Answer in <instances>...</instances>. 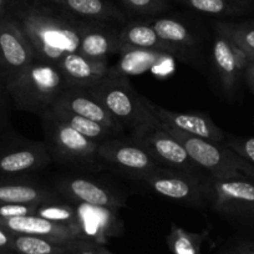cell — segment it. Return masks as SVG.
<instances>
[{"instance_id": "obj_1", "label": "cell", "mask_w": 254, "mask_h": 254, "mask_svg": "<svg viewBox=\"0 0 254 254\" xmlns=\"http://www.w3.org/2000/svg\"><path fill=\"white\" fill-rule=\"evenodd\" d=\"M28 38L35 60L59 65L79 51L85 21L55 3L33 1L16 5L10 14Z\"/></svg>"}, {"instance_id": "obj_14", "label": "cell", "mask_w": 254, "mask_h": 254, "mask_svg": "<svg viewBox=\"0 0 254 254\" xmlns=\"http://www.w3.org/2000/svg\"><path fill=\"white\" fill-rule=\"evenodd\" d=\"M51 162L44 142L24 141L0 151V176L18 177L43 170Z\"/></svg>"}, {"instance_id": "obj_16", "label": "cell", "mask_w": 254, "mask_h": 254, "mask_svg": "<svg viewBox=\"0 0 254 254\" xmlns=\"http://www.w3.org/2000/svg\"><path fill=\"white\" fill-rule=\"evenodd\" d=\"M61 72L70 87L91 90L106 79L109 63L86 58L80 53L66 55L59 64Z\"/></svg>"}, {"instance_id": "obj_29", "label": "cell", "mask_w": 254, "mask_h": 254, "mask_svg": "<svg viewBox=\"0 0 254 254\" xmlns=\"http://www.w3.org/2000/svg\"><path fill=\"white\" fill-rule=\"evenodd\" d=\"M188 8L214 16L239 14L244 10L243 4L234 0H178Z\"/></svg>"}, {"instance_id": "obj_32", "label": "cell", "mask_w": 254, "mask_h": 254, "mask_svg": "<svg viewBox=\"0 0 254 254\" xmlns=\"http://www.w3.org/2000/svg\"><path fill=\"white\" fill-rule=\"evenodd\" d=\"M226 146L254 166V137H231Z\"/></svg>"}, {"instance_id": "obj_17", "label": "cell", "mask_w": 254, "mask_h": 254, "mask_svg": "<svg viewBox=\"0 0 254 254\" xmlns=\"http://www.w3.org/2000/svg\"><path fill=\"white\" fill-rule=\"evenodd\" d=\"M54 107L67 110L72 114L80 115V116L92 120L97 124L104 125L105 127L114 131L116 135H120L124 131L121 125L112 117L106 107L96 97L92 96L87 90L70 87L64 92L63 96Z\"/></svg>"}, {"instance_id": "obj_40", "label": "cell", "mask_w": 254, "mask_h": 254, "mask_svg": "<svg viewBox=\"0 0 254 254\" xmlns=\"http://www.w3.org/2000/svg\"><path fill=\"white\" fill-rule=\"evenodd\" d=\"M33 1H40V3H55V4H58V0H33Z\"/></svg>"}, {"instance_id": "obj_28", "label": "cell", "mask_w": 254, "mask_h": 254, "mask_svg": "<svg viewBox=\"0 0 254 254\" xmlns=\"http://www.w3.org/2000/svg\"><path fill=\"white\" fill-rule=\"evenodd\" d=\"M34 216L41 217V218H45L48 221L67 226L77 233L76 211H75V207L72 203H60L59 201H56L38 204ZM77 236H79V233H77Z\"/></svg>"}, {"instance_id": "obj_34", "label": "cell", "mask_w": 254, "mask_h": 254, "mask_svg": "<svg viewBox=\"0 0 254 254\" xmlns=\"http://www.w3.org/2000/svg\"><path fill=\"white\" fill-rule=\"evenodd\" d=\"M66 254H114L109 249L105 248L102 244L94 243V242L81 241L76 239L71 243Z\"/></svg>"}, {"instance_id": "obj_19", "label": "cell", "mask_w": 254, "mask_h": 254, "mask_svg": "<svg viewBox=\"0 0 254 254\" xmlns=\"http://www.w3.org/2000/svg\"><path fill=\"white\" fill-rule=\"evenodd\" d=\"M120 44L122 46H130V48L146 49V50L158 51V53L167 54L176 59H181L183 61H187L190 55L185 51L170 45L166 41H163L155 29L147 23H138L132 21L127 23L120 29L119 34Z\"/></svg>"}, {"instance_id": "obj_24", "label": "cell", "mask_w": 254, "mask_h": 254, "mask_svg": "<svg viewBox=\"0 0 254 254\" xmlns=\"http://www.w3.org/2000/svg\"><path fill=\"white\" fill-rule=\"evenodd\" d=\"M150 25L155 29L157 35L163 41L185 51L188 55H190V51L194 50L199 45L198 36L194 35L193 31L177 19H153Z\"/></svg>"}, {"instance_id": "obj_31", "label": "cell", "mask_w": 254, "mask_h": 254, "mask_svg": "<svg viewBox=\"0 0 254 254\" xmlns=\"http://www.w3.org/2000/svg\"><path fill=\"white\" fill-rule=\"evenodd\" d=\"M122 3L131 11L142 15L161 13L167 8V0H122Z\"/></svg>"}, {"instance_id": "obj_38", "label": "cell", "mask_w": 254, "mask_h": 254, "mask_svg": "<svg viewBox=\"0 0 254 254\" xmlns=\"http://www.w3.org/2000/svg\"><path fill=\"white\" fill-rule=\"evenodd\" d=\"M5 87L3 86V85L0 84V114H1V111H3V104H4V99H3V95H1V90H4Z\"/></svg>"}, {"instance_id": "obj_10", "label": "cell", "mask_w": 254, "mask_h": 254, "mask_svg": "<svg viewBox=\"0 0 254 254\" xmlns=\"http://www.w3.org/2000/svg\"><path fill=\"white\" fill-rule=\"evenodd\" d=\"M99 156L104 162L114 165L137 180L152 172L160 165L138 143L115 137L99 145Z\"/></svg>"}, {"instance_id": "obj_27", "label": "cell", "mask_w": 254, "mask_h": 254, "mask_svg": "<svg viewBox=\"0 0 254 254\" xmlns=\"http://www.w3.org/2000/svg\"><path fill=\"white\" fill-rule=\"evenodd\" d=\"M208 232L192 233L173 224L167 237V244L173 254H202L201 247Z\"/></svg>"}, {"instance_id": "obj_3", "label": "cell", "mask_w": 254, "mask_h": 254, "mask_svg": "<svg viewBox=\"0 0 254 254\" xmlns=\"http://www.w3.org/2000/svg\"><path fill=\"white\" fill-rule=\"evenodd\" d=\"M45 147L51 160L65 165L99 170L104 161L99 156V145L72 127L45 112L40 116Z\"/></svg>"}, {"instance_id": "obj_25", "label": "cell", "mask_w": 254, "mask_h": 254, "mask_svg": "<svg viewBox=\"0 0 254 254\" xmlns=\"http://www.w3.org/2000/svg\"><path fill=\"white\" fill-rule=\"evenodd\" d=\"M46 112L50 114L53 117H55L56 120H59V121L72 127L77 132H80L85 137L90 138V140H92L96 143H102L117 136L114 131L105 127L104 125L97 124V122L86 119V117L80 116V115L72 114V112L67 111V110L60 109V107H53V109H50Z\"/></svg>"}, {"instance_id": "obj_11", "label": "cell", "mask_w": 254, "mask_h": 254, "mask_svg": "<svg viewBox=\"0 0 254 254\" xmlns=\"http://www.w3.org/2000/svg\"><path fill=\"white\" fill-rule=\"evenodd\" d=\"M76 211V231L81 241L102 244L121 228L117 209L72 202Z\"/></svg>"}, {"instance_id": "obj_15", "label": "cell", "mask_w": 254, "mask_h": 254, "mask_svg": "<svg viewBox=\"0 0 254 254\" xmlns=\"http://www.w3.org/2000/svg\"><path fill=\"white\" fill-rule=\"evenodd\" d=\"M119 34L120 29L111 23L86 20L77 53L92 60L109 63V59L121 49Z\"/></svg>"}, {"instance_id": "obj_20", "label": "cell", "mask_w": 254, "mask_h": 254, "mask_svg": "<svg viewBox=\"0 0 254 254\" xmlns=\"http://www.w3.org/2000/svg\"><path fill=\"white\" fill-rule=\"evenodd\" d=\"M213 63L226 96L232 97L238 86L242 71L234 53L233 44L222 34L217 33L213 40Z\"/></svg>"}, {"instance_id": "obj_4", "label": "cell", "mask_w": 254, "mask_h": 254, "mask_svg": "<svg viewBox=\"0 0 254 254\" xmlns=\"http://www.w3.org/2000/svg\"><path fill=\"white\" fill-rule=\"evenodd\" d=\"M166 127V130L181 141L190 158L209 176L221 180H252L254 181V166L242 158L238 153L221 142H212L194 137L185 132Z\"/></svg>"}, {"instance_id": "obj_30", "label": "cell", "mask_w": 254, "mask_h": 254, "mask_svg": "<svg viewBox=\"0 0 254 254\" xmlns=\"http://www.w3.org/2000/svg\"><path fill=\"white\" fill-rule=\"evenodd\" d=\"M216 31L243 49L248 55L254 54V26L247 24L217 23Z\"/></svg>"}, {"instance_id": "obj_8", "label": "cell", "mask_w": 254, "mask_h": 254, "mask_svg": "<svg viewBox=\"0 0 254 254\" xmlns=\"http://www.w3.org/2000/svg\"><path fill=\"white\" fill-rule=\"evenodd\" d=\"M34 60L28 38L9 14L0 20V84L8 86Z\"/></svg>"}, {"instance_id": "obj_12", "label": "cell", "mask_w": 254, "mask_h": 254, "mask_svg": "<svg viewBox=\"0 0 254 254\" xmlns=\"http://www.w3.org/2000/svg\"><path fill=\"white\" fill-rule=\"evenodd\" d=\"M55 190L59 194L66 197L72 202L92 204L120 209L125 206V197L110 190L99 182L79 176L63 177L55 182Z\"/></svg>"}, {"instance_id": "obj_42", "label": "cell", "mask_w": 254, "mask_h": 254, "mask_svg": "<svg viewBox=\"0 0 254 254\" xmlns=\"http://www.w3.org/2000/svg\"><path fill=\"white\" fill-rule=\"evenodd\" d=\"M251 254H254V247H252L251 248Z\"/></svg>"}, {"instance_id": "obj_35", "label": "cell", "mask_w": 254, "mask_h": 254, "mask_svg": "<svg viewBox=\"0 0 254 254\" xmlns=\"http://www.w3.org/2000/svg\"><path fill=\"white\" fill-rule=\"evenodd\" d=\"M13 233L4 228L0 224V254L11 253V246H13Z\"/></svg>"}, {"instance_id": "obj_2", "label": "cell", "mask_w": 254, "mask_h": 254, "mask_svg": "<svg viewBox=\"0 0 254 254\" xmlns=\"http://www.w3.org/2000/svg\"><path fill=\"white\" fill-rule=\"evenodd\" d=\"M70 89L56 64L34 60L33 63L5 86L8 96L18 110L41 116L53 109L63 94Z\"/></svg>"}, {"instance_id": "obj_5", "label": "cell", "mask_w": 254, "mask_h": 254, "mask_svg": "<svg viewBox=\"0 0 254 254\" xmlns=\"http://www.w3.org/2000/svg\"><path fill=\"white\" fill-rule=\"evenodd\" d=\"M87 91L106 107L124 130L133 131L141 125L156 121L146 105V97L137 94L128 77L107 74L104 81Z\"/></svg>"}, {"instance_id": "obj_6", "label": "cell", "mask_w": 254, "mask_h": 254, "mask_svg": "<svg viewBox=\"0 0 254 254\" xmlns=\"http://www.w3.org/2000/svg\"><path fill=\"white\" fill-rule=\"evenodd\" d=\"M130 138L145 148L161 167H168L202 177V168L190 158L181 141L171 135L157 120L136 127L131 131Z\"/></svg>"}, {"instance_id": "obj_36", "label": "cell", "mask_w": 254, "mask_h": 254, "mask_svg": "<svg viewBox=\"0 0 254 254\" xmlns=\"http://www.w3.org/2000/svg\"><path fill=\"white\" fill-rule=\"evenodd\" d=\"M243 76L246 77L249 87H251L252 91L254 92V63L253 61H249L248 66L246 67V70H244L243 72Z\"/></svg>"}, {"instance_id": "obj_39", "label": "cell", "mask_w": 254, "mask_h": 254, "mask_svg": "<svg viewBox=\"0 0 254 254\" xmlns=\"http://www.w3.org/2000/svg\"><path fill=\"white\" fill-rule=\"evenodd\" d=\"M251 248H252V247H247V248L242 249V251L239 252L238 254H251Z\"/></svg>"}, {"instance_id": "obj_23", "label": "cell", "mask_w": 254, "mask_h": 254, "mask_svg": "<svg viewBox=\"0 0 254 254\" xmlns=\"http://www.w3.org/2000/svg\"><path fill=\"white\" fill-rule=\"evenodd\" d=\"M58 5L81 20L101 23H125L121 10L107 0H58Z\"/></svg>"}, {"instance_id": "obj_13", "label": "cell", "mask_w": 254, "mask_h": 254, "mask_svg": "<svg viewBox=\"0 0 254 254\" xmlns=\"http://www.w3.org/2000/svg\"><path fill=\"white\" fill-rule=\"evenodd\" d=\"M146 105L151 110L155 119L163 126L185 132L194 137L203 138L212 142H222L226 140L223 131L209 119L206 114H183L175 112L155 105L146 99Z\"/></svg>"}, {"instance_id": "obj_18", "label": "cell", "mask_w": 254, "mask_h": 254, "mask_svg": "<svg viewBox=\"0 0 254 254\" xmlns=\"http://www.w3.org/2000/svg\"><path fill=\"white\" fill-rule=\"evenodd\" d=\"M0 224L13 234L41 237L61 244H70L76 239H80L76 232L70 227L48 221L38 216L0 219Z\"/></svg>"}, {"instance_id": "obj_26", "label": "cell", "mask_w": 254, "mask_h": 254, "mask_svg": "<svg viewBox=\"0 0 254 254\" xmlns=\"http://www.w3.org/2000/svg\"><path fill=\"white\" fill-rule=\"evenodd\" d=\"M70 244H61L49 239L26 234H14L11 251L16 254H66Z\"/></svg>"}, {"instance_id": "obj_7", "label": "cell", "mask_w": 254, "mask_h": 254, "mask_svg": "<svg viewBox=\"0 0 254 254\" xmlns=\"http://www.w3.org/2000/svg\"><path fill=\"white\" fill-rule=\"evenodd\" d=\"M201 188L206 204L224 214H254V181L221 180L202 176Z\"/></svg>"}, {"instance_id": "obj_9", "label": "cell", "mask_w": 254, "mask_h": 254, "mask_svg": "<svg viewBox=\"0 0 254 254\" xmlns=\"http://www.w3.org/2000/svg\"><path fill=\"white\" fill-rule=\"evenodd\" d=\"M141 181L166 198L197 207L206 204L202 194L201 177L197 176L160 166Z\"/></svg>"}, {"instance_id": "obj_33", "label": "cell", "mask_w": 254, "mask_h": 254, "mask_svg": "<svg viewBox=\"0 0 254 254\" xmlns=\"http://www.w3.org/2000/svg\"><path fill=\"white\" fill-rule=\"evenodd\" d=\"M38 204H0V219L34 216Z\"/></svg>"}, {"instance_id": "obj_41", "label": "cell", "mask_w": 254, "mask_h": 254, "mask_svg": "<svg viewBox=\"0 0 254 254\" xmlns=\"http://www.w3.org/2000/svg\"><path fill=\"white\" fill-rule=\"evenodd\" d=\"M247 55H248V54H247ZM248 58H249V60L253 61V63H254V54H252V55H248Z\"/></svg>"}, {"instance_id": "obj_21", "label": "cell", "mask_w": 254, "mask_h": 254, "mask_svg": "<svg viewBox=\"0 0 254 254\" xmlns=\"http://www.w3.org/2000/svg\"><path fill=\"white\" fill-rule=\"evenodd\" d=\"M119 55V63L114 66H109V74L125 77H131L150 71L153 67L173 58L158 51L130 48V46H122Z\"/></svg>"}, {"instance_id": "obj_22", "label": "cell", "mask_w": 254, "mask_h": 254, "mask_svg": "<svg viewBox=\"0 0 254 254\" xmlns=\"http://www.w3.org/2000/svg\"><path fill=\"white\" fill-rule=\"evenodd\" d=\"M58 196V192L38 183L0 181V204H41L56 202Z\"/></svg>"}, {"instance_id": "obj_37", "label": "cell", "mask_w": 254, "mask_h": 254, "mask_svg": "<svg viewBox=\"0 0 254 254\" xmlns=\"http://www.w3.org/2000/svg\"><path fill=\"white\" fill-rule=\"evenodd\" d=\"M10 0H0V20L9 15V10H10Z\"/></svg>"}]
</instances>
